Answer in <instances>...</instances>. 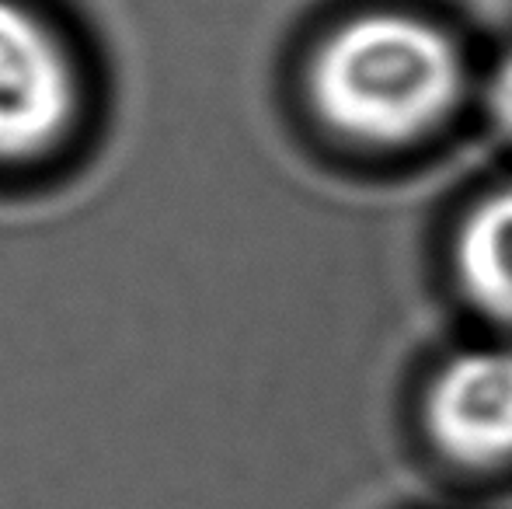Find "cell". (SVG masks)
Returning a JSON list of instances; mask_svg holds the SVG:
<instances>
[{
    "mask_svg": "<svg viewBox=\"0 0 512 509\" xmlns=\"http://www.w3.org/2000/svg\"><path fill=\"white\" fill-rule=\"evenodd\" d=\"M464 63L436 25L415 14H359L321 42L310 67L314 109L363 143H408L453 112Z\"/></svg>",
    "mask_w": 512,
    "mask_h": 509,
    "instance_id": "obj_1",
    "label": "cell"
},
{
    "mask_svg": "<svg viewBox=\"0 0 512 509\" xmlns=\"http://www.w3.org/2000/svg\"><path fill=\"white\" fill-rule=\"evenodd\" d=\"M77 116V70L60 35L28 7L0 0V161H28Z\"/></svg>",
    "mask_w": 512,
    "mask_h": 509,
    "instance_id": "obj_2",
    "label": "cell"
},
{
    "mask_svg": "<svg viewBox=\"0 0 512 509\" xmlns=\"http://www.w3.org/2000/svg\"><path fill=\"white\" fill-rule=\"evenodd\" d=\"M425 426L457 464L495 468L512 461V349L453 356L429 387Z\"/></svg>",
    "mask_w": 512,
    "mask_h": 509,
    "instance_id": "obj_3",
    "label": "cell"
},
{
    "mask_svg": "<svg viewBox=\"0 0 512 509\" xmlns=\"http://www.w3.org/2000/svg\"><path fill=\"white\" fill-rule=\"evenodd\" d=\"M457 276L481 311L512 325V189L481 199L464 220Z\"/></svg>",
    "mask_w": 512,
    "mask_h": 509,
    "instance_id": "obj_4",
    "label": "cell"
},
{
    "mask_svg": "<svg viewBox=\"0 0 512 509\" xmlns=\"http://www.w3.org/2000/svg\"><path fill=\"white\" fill-rule=\"evenodd\" d=\"M488 102H492V116L499 119V126L512 136V49L502 56L499 67H495Z\"/></svg>",
    "mask_w": 512,
    "mask_h": 509,
    "instance_id": "obj_5",
    "label": "cell"
}]
</instances>
